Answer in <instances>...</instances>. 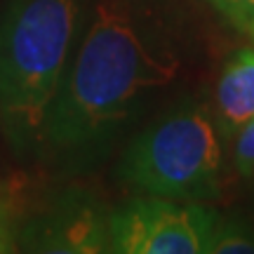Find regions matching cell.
Here are the masks:
<instances>
[{
    "instance_id": "3",
    "label": "cell",
    "mask_w": 254,
    "mask_h": 254,
    "mask_svg": "<svg viewBox=\"0 0 254 254\" xmlns=\"http://www.w3.org/2000/svg\"><path fill=\"white\" fill-rule=\"evenodd\" d=\"M224 139L200 106H182L153 123L129 146L120 177L148 195L170 200L212 198L221 174Z\"/></svg>"
},
{
    "instance_id": "4",
    "label": "cell",
    "mask_w": 254,
    "mask_h": 254,
    "mask_svg": "<svg viewBox=\"0 0 254 254\" xmlns=\"http://www.w3.org/2000/svg\"><path fill=\"white\" fill-rule=\"evenodd\" d=\"M214 226L217 217L198 202L151 195L111 214L106 243L120 254H202Z\"/></svg>"
},
{
    "instance_id": "9",
    "label": "cell",
    "mask_w": 254,
    "mask_h": 254,
    "mask_svg": "<svg viewBox=\"0 0 254 254\" xmlns=\"http://www.w3.org/2000/svg\"><path fill=\"white\" fill-rule=\"evenodd\" d=\"M14 250V233H12V224L5 207L0 205V254L12 252Z\"/></svg>"
},
{
    "instance_id": "2",
    "label": "cell",
    "mask_w": 254,
    "mask_h": 254,
    "mask_svg": "<svg viewBox=\"0 0 254 254\" xmlns=\"http://www.w3.org/2000/svg\"><path fill=\"white\" fill-rule=\"evenodd\" d=\"M80 0H9L0 12V120L12 144H38L68 68Z\"/></svg>"
},
{
    "instance_id": "7",
    "label": "cell",
    "mask_w": 254,
    "mask_h": 254,
    "mask_svg": "<svg viewBox=\"0 0 254 254\" xmlns=\"http://www.w3.org/2000/svg\"><path fill=\"white\" fill-rule=\"evenodd\" d=\"M209 2L226 21L250 33V28L254 26V0H209Z\"/></svg>"
},
{
    "instance_id": "1",
    "label": "cell",
    "mask_w": 254,
    "mask_h": 254,
    "mask_svg": "<svg viewBox=\"0 0 254 254\" xmlns=\"http://www.w3.org/2000/svg\"><path fill=\"white\" fill-rule=\"evenodd\" d=\"M174 71L177 55L148 9L129 0L99 2L64 73L43 139L62 151L94 146Z\"/></svg>"
},
{
    "instance_id": "10",
    "label": "cell",
    "mask_w": 254,
    "mask_h": 254,
    "mask_svg": "<svg viewBox=\"0 0 254 254\" xmlns=\"http://www.w3.org/2000/svg\"><path fill=\"white\" fill-rule=\"evenodd\" d=\"M250 36H252V38H254V26H252V28H250Z\"/></svg>"
},
{
    "instance_id": "6",
    "label": "cell",
    "mask_w": 254,
    "mask_h": 254,
    "mask_svg": "<svg viewBox=\"0 0 254 254\" xmlns=\"http://www.w3.org/2000/svg\"><path fill=\"white\" fill-rule=\"evenodd\" d=\"M209 252L233 254V252H254V236L236 224H219L214 226Z\"/></svg>"
},
{
    "instance_id": "5",
    "label": "cell",
    "mask_w": 254,
    "mask_h": 254,
    "mask_svg": "<svg viewBox=\"0 0 254 254\" xmlns=\"http://www.w3.org/2000/svg\"><path fill=\"white\" fill-rule=\"evenodd\" d=\"M212 118L224 141H236L240 129L254 120V50H238L224 66Z\"/></svg>"
},
{
    "instance_id": "8",
    "label": "cell",
    "mask_w": 254,
    "mask_h": 254,
    "mask_svg": "<svg viewBox=\"0 0 254 254\" xmlns=\"http://www.w3.org/2000/svg\"><path fill=\"white\" fill-rule=\"evenodd\" d=\"M233 163L243 177L254 174V120L247 123L233 141Z\"/></svg>"
}]
</instances>
